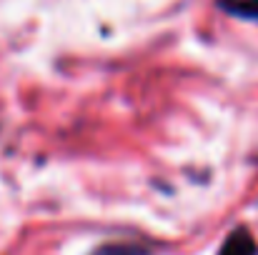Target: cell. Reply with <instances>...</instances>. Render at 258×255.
<instances>
[{"label":"cell","mask_w":258,"mask_h":255,"mask_svg":"<svg viewBox=\"0 0 258 255\" xmlns=\"http://www.w3.org/2000/svg\"><path fill=\"white\" fill-rule=\"evenodd\" d=\"M93 255H148V250L138 243H108L100 245Z\"/></svg>","instance_id":"cell-3"},{"label":"cell","mask_w":258,"mask_h":255,"mask_svg":"<svg viewBox=\"0 0 258 255\" xmlns=\"http://www.w3.org/2000/svg\"><path fill=\"white\" fill-rule=\"evenodd\" d=\"M218 255H258V245L248 228H236L223 245L218 248Z\"/></svg>","instance_id":"cell-1"},{"label":"cell","mask_w":258,"mask_h":255,"mask_svg":"<svg viewBox=\"0 0 258 255\" xmlns=\"http://www.w3.org/2000/svg\"><path fill=\"white\" fill-rule=\"evenodd\" d=\"M221 8L236 18L258 20V0H221Z\"/></svg>","instance_id":"cell-2"}]
</instances>
